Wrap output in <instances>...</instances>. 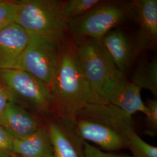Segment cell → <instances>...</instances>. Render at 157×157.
<instances>
[{"instance_id": "6da1fadb", "label": "cell", "mask_w": 157, "mask_h": 157, "mask_svg": "<svg viewBox=\"0 0 157 157\" xmlns=\"http://www.w3.org/2000/svg\"><path fill=\"white\" fill-rule=\"evenodd\" d=\"M72 122L84 141L108 152L127 148L128 133L135 128L132 116L105 103L86 104Z\"/></svg>"}, {"instance_id": "7a4b0ae2", "label": "cell", "mask_w": 157, "mask_h": 157, "mask_svg": "<svg viewBox=\"0 0 157 157\" xmlns=\"http://www.w3.org/2000/svg\"><path fill=\"white\" fill-rule=\"evenodd\" d=\"M51 90L56 117L72 121L87 104L105 103L85 78L78 65L74 43L65 44Z\"/></svg>"}, {"instance_id": "3957f363", "label": "cell", "mask_w": 157, "mask_h": 157, "mask_svg": "<svg viewBox=\"0 0 157 157\" xmlns=\"http://www.w3.org/2000/svg\"><path fill=\"white\" fill-rule=\"evenodd\" d=\"M62 5L56 0L18 1L15 23L30 36L62 40L68 29L61 15Z\"/></svg>"}, {"instance_id": "277c9868", "label": "cell", "mask_w": 157, "mask_h": 157, "mask_svg": "<svg viewBox=\"0 0 157 157\" xmlns=\"http://www.w3.org/2000/svg\"><path fill=\"white\" fill-rule=\"evenodd\" d=\"M75 40V50L78 65L85 78L101 97L108 85L124 78V74L116 67L101 41L86 38Z\"/></svg>"}, {"instance_id": "5b68a950", "label": "cell", "mask_w": 157, "mask_h": 157, "mask_svg": "<svg viewBox=\"0 0 157 157\" xmlns=\"http://www.w3.org/2000/svg\"><path fill=\"white\" fill-rule=\"evenodd\" d=\"M61 42L54 38L30 36L28 45L14 68L30 73L51 88L61 59Z\"/></svg>"}, {"instance_id": "8992f818", "label": "cell", "mask_w": 157, "mask_h": 157, "mask_svg": "<svg viewBox=\"0 0 157 157\" xmlns=\"http://www.w3.org/2000/svg\"><path fill=\"white\" fill-rule=\"evenodd\" d=\"M0 80L15 100H21L34 112L47 115L53 111L50 88L30 73L16 68L0 70Z\"/></svg>"}, {"instance_id": "52a82bcc", "label": "cell", "mask_w": 157, "mask_h": 157, "mask_svg": "<svg viewBox=\"0 0 157 157\" xmlns=\"http://www.w3.org/2000/svg\"><path fill=\"white\" fill-rule=\"evenodd\" d=\"M128 10L119 2H103L83 15L67 22V29L76 39L101 41L127 16Z\"/></svg>"}, {"instance_id": "ba28073f", "label": "cell", "mask_w": 157, "mask_h": 157, "mask_svg": "<svg viewBox=\"0 0 157 157\" xmlns=\"http://www.w3.org/2000/svg\"><path fill=\"white\" fill-rule=\"evenodd\" d=\"M46 128L52 144L53 157H86L84 141L72 121L56 117Z\"/></svg>"}, {"instance_id": "9c48e42d", "label": "cell", "mask_w": 157, "mask_h": 157, "mask_svg": "<svg viewBox=\"0 0 157 157\" xmlns=\"http://www.w3.org/2000/svg\"><path fill=\"white\" fill-rule=\"evenodd\" d=\"M141 88L126 78L113 82L103 90L101 97L106 104L132 116L136 112L146 115L147 108L141 97Z\"/></svg>"}, {"instance_id": "30bf717a", "label": "cell", "mask_w": 157, "mask_h": 157, "mask_svg": "<svg viewBox=\"0 0 157 157\" xmlns=\"http://www.w3.org/2000/svg\"><path fill=\"white\" fill-rule=\"evenodd\" d=\"M30 39V35L16 23L0 32V70L15 67Z\"/></svg>"}, {"instance_id": "8fae6325", "label": "cell", "mask_w": 157, "mask_h": 157, "mask_svg": "<svg viewBox=\"0 0 157 157\" xmlns=\"http://www.w3.org/2000/svg\"><path fill=\"white\" fill-rule=\"evenodd\" d=\"M132 7L136 12L140 30L137 36L136 51L140 52L156 44L157 40V0H135Z\"/></svg>"}, {"instance_id": "7c38bea8", "label": "cell", "mask_w": 157, "mask_h": 157, "mask_svg": "<svg viewBox=\"0 0 157 157\" xmlns=\"http://www.w3.org/2000/svg\"><path fill=\"white\" fill-rule=\"evenodd\" d=\"M0 125L13 139L25 137L41 126L38 118L16 101H11L7 104Z\"/></svg>"}, {"instance_id": "4fadbf2b", "label": "cell", "mask_w": 157, "mask_h": 157, "mask_svg": "<svg viewBox=\"0 0 157 157\" xmlns=\"http://www.w3.org/2000/svg\"><path fill=\"white\" fill-rule=\"evenodd\" d=\"M101 43L118 70L124 74L135 54L127 36L120 29H113L101 41Z\"/></svg>"}, {"instance_id": "5bb4252c", "label": "cell", "mask_w": 157, "mask_h": 157, "mask_svg": "<svg viewBox=\"0 0 157 157\" xmlns=\"http://www.w3.org/2000/svg\"><path fill=\"white\" fill-rule=\"evenodd\" d=\"M13 153L19 157H53V147L48 131L41 126L32 134L14 139Z\"/></svg>"}, {"instance_id": "9a60e30c", "label": "cell", "mask_w": 157, "mask_h": 157, "mask_svg": "<svg viewBox=\"0 0 157 157\" xmlns=\"http://www.w3.org/2000/svg\"><path fill=\"white\" fill-rule=\"evenodd\" d=\"M141 89L149 90L157 97V60L143 59L139 63L132 76V82Z\"/></svg>"}, {"instance_id": "2e32d148", "label": "cell", "mask_w": 157, "mask_h": 157, "mask_svg": "<svg viewBox=\"0 0 157 157\" xmlns=\"http://www.w3.org/2000/svg\"><path fill=\"white\" fill-rule=\"evenodd\" d=\"M102 2L100 0H69L62 2V17L67 22L83 15Z\"/></svg>"}, {"instance_id": "e0dca14e", "label": "cell", "mask_w": 157, "mask_h": 157, "mask_svg": "<svg viewBox=\"0 0 157 157\" xmlns=\"http://www.w3.org/2000/svg\"><path fill=\"white\" fill-rule=\"evenodd\" d=\"M133 157H157V147L143 140L135 131L131 129L128 135V146Z\"/></svg>"}, {"instance_id": "ac0fdd59", "label": "cell", "mask_w": 157, "mask_h": 157, "mask_svg": "<svg viewBox=\"0 0 157 157\" xmlns=\"http://www.w3.org/2000/svg\"><path fill=\"white\" fill-rule=\"evenodd\" d=\"M17 2L0 1V32L15 22Z\"/></svg>"}, {"instance_id": "d6986e66", "label": "cell", "mask_w": 157, "mask_h": 157, "mask_svg": "<svg viewBox=\"0 0 157 157\" xmlns=\"http://www.w3.org/2000/svg\"><path fill=\"white\" fill-rule=\"evenodd\" d=\"M147 108L146 115V133L154 137L157 133V100L150 99L145 103Z\"/></svg>"}, {"instance_id": "ffe728a7", "label": "cell", "mask_w": 157, "mask_h": 157, "mask_svg": "<svg viewBox=\"0 0 157 157\" xmlns=\"http://www.w3.org/2000/svg\"><path fill=\"white\" fill-rule=\"evenodd\" d=\"M13 138L0 125V157H9L13 153Z\"/></svg>"}, {"instance_id": "44dd1931", "label": "cell", "mask_w": 157, "mask_h": 157, "mask_svg": "<svg viewBox=\"0 0 157 157\" xmlns=\"http://www.w3.org/2000/svg\"><path fill=\"white\" fill-rule=\"evenodd\" d=\"M84 151L86 157H133L127 154L103 151L86 141H84Z\"/></svg>"}, {"instance_id": "7402d4cb", "label": "cell", "mask_w": 157, "mask_h": 157, "mask_svg": "<svg viewBox=\"0 0 157 157\" xmlns=\"http://www.w3.org/2000/svg\"><path fill=\"white\" fill-rule=\"evenodd\" d=\"M11 101H15V98L5 86L0 83V123L6 107Z\"/></svg>"}, {"instance_id": "603a6c76", "label": "cell", "mask_w": 157, "mask_h": 157, "mask_svg": "<svg viewBox=\"0 0 157 157\" xmlns=\"http://www.w3.org/2000/svg\"><path fill=\"white\" fill-rule=\"evenodd\" d=\"M18 157V156H17V155H14V154H13V155H12L11 156H10V157Z\"/></svg>"}]
</instances>
